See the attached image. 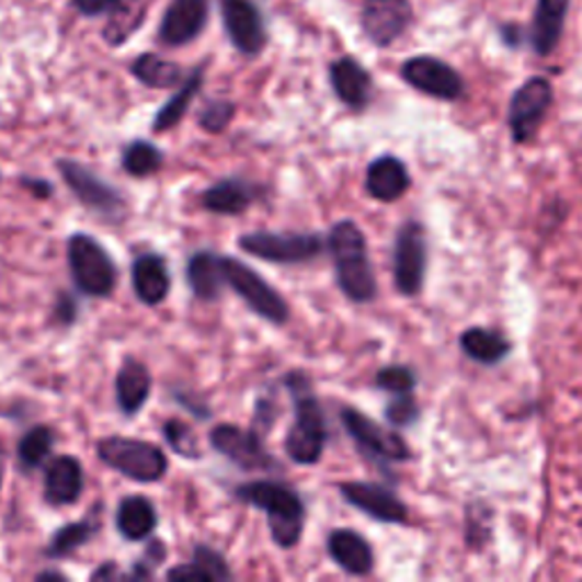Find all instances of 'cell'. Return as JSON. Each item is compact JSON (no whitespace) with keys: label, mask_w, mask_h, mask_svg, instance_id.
Returning a JSON list of instances; mask_svg holds the SVG:
<instances>
[{"label":"cell","mask_w":582,"mask_h":582,"mask_svg":"<svg viewBox=\"0 0 582 582\" xmlns=\"http://www.w3.org/2000/svg\"><path fill=\"white\" fill-rule=\"evenodd\" d=\"M328 249L334 260L336 283L353 303H369L378 294L376 273L366 253L364 232L353 221H340L328 237Z\"/></svg>","instance_id":"6da1fadb"},{"label":"cell","mask_w":582,"mask_h":582,"mask_svg":"<svg viewBox=\"0 0 582 582\" xmlns=\"http://www.w3.org/2000/svg\"><path fill=\"white\" fill-rule=\"evenodd\" d=\"M292 398H294V425L289 427L287 440H285V450L289 455L292 463L296 465H317L323 448H326V419L321 412V406L317 401V396L312 393L310 380L305 378V374L294 372L285 378Z\"/></svg>","instance_id":"7a4b0ae2"},{"label":"cell","mask_w":582,"mask_h":582,"mask_svg":"<svg viewBox=\"0 0 582 582\" xmlns=\"http://www.w3.org/2000/svg\"><path fill=\"white\" fill-rule=\"evenodd\" d=\"M237 497L266 514L273 541L281 548H294L303 535L305 507L300 497L283 482L255 480L237 489Z\"/></svg>","instance_id":"3957f363"},{"label":"cell","mask_w":582,"mask_h":582,"mask_svg":"<svg viewBox=\"0 0 582 582\" xmlns=\"http://www.w3.org/2000/svg\"><path fill=\"white\" fill-rule=\"evenodd\" d=\"M96 453L110 469L137 482H158L169 469L164 450L144 440L105 437L99 442Z\"/></svg>","instance_id":"277c9868"},{"label":"cell","mask_w":582,"mask_h":582,"mask_svg":"<svg viewBox=\"0 0 582 582\" xmlns=\"http://www.w3.org/2000/svg\"><path fill=\"white\" fill-rule=\"evenodd\" d=\"M69 266L76 287L84 296L103 298L116 287V266L101 243L89 235L69 239Z\"/></svg>","instance_id":"5b68a950"},{"label":"cell","mask_w":582,"mask_h":582,"mask_svg":"<svg viewBox=\"0 0 582 582\" xmlns=\"http://www.w3.org/2000/svg\"><path fill=\"white\" fill-rule=\"evenodd\" d=\"M226 285H230L241 300L249 303V308L266 319L273 326H283L289 319V305L287 300L275 292L264 278L235 258H221Z\"/></svg>","instance_id":"8992f818"},{"label":"cell","mask_w":582,"mask_h":582,"mask_svg":"<svg viewBox=\"0 0 582 582\" xmlns=\"http://www.w3.org/2000/svg\"><path fill=\"white\" fill-rule=\"evenodd\" d=\"M239 249L273 264L310 262L323 251L319 235L303 232H249L239 237Z\"/></svg>","instance_id":"52a82bcc"},{"label":"cell","mask_w":582,"mask_h":582,"mask_svg":"<svg viewBox=\"0 0 582 582\" xmlns=\"http://www.w3.org/2000/svg\"><path fill=\"white\" fill-rule=\"evenodd\" d=\"M425 237L416 221H408L396 237L393 247V283L396 289L406 296H416L425 278Z\"/></svg>","instance_id":"ba28073f"},{"label":"cell","mask_w":582,"mask_h":582,"mask_svg":"<svg viewBox=\"0 0 582 582\" xmlns=\"http://www.w3.org/2000/svg\"><path fill=\"white\" fill-rule=\"evenodd\" d=\"M554 101V87L546 78H530L521 84L510 101V130L516 144L528 141Z\"/></svg>","instance_id":"9c48e42d"},{"label":"cell","mask_w":582,"mask_h":582,"mask_svg":"<svg viewBox=\"0 0 582 582\" xmlns=\"http://www.w3.org/2000/svg\"><path fill=\"white\" fill-rule=\"evenodd\" d=\"M209 442L221 455H226L230 463L247 471H266L278 467L264 448L262 435L255 427L253 431H241L237 425L224 423L209 433Z\"/></svg>","instance_id":"30bf717a"},{"label":"cell","mask_w":582,"mask_h":582,"mask_svg":"<svg viewBox=\"0 0 582 582\" xmlns=\"http://www.w3.org/2000/svg\"><path fill=\"white\" fill-rule=\"evenodd\" d=\"M57 171L62 173L69 190L84 207L105 214V217H118L121 209H124V198H121V194L94 171H89L87 167L73 160H59Z\"/></svg>","instance_id":"8fae6325"},{"label":"cell","mask_w":582,"mask_h":582,"mask_svg":"<svg viewBox=\"0 0 582 582\" xmlns=\"http://www.w3.org/2000/svg\"><path fill=\"white\" fill-rule=\"evenodd\" d=\"M342 421H344L349 435L357 442V446L364 453H369L372 457L389 459V463H401V459L410 457V448L401 437H398L396 433L385 431L383 425H378L366 414L353 408H344Z\"/></svg>","instance_id":"7c38bea8"},{"label":"cell","mask_w":582,"mask_h":582,"mask_svg":"<svg viewBox=\"0 0 582 582\" xmlns=\"http://www.w3.org/2000/svg\"><path fill=\"white\" fill-rule=\"evenodd\" d=\"M403 78L414 89L442 101H455L463 96L465 82L455 69L435 57H412L403 65Z\"/></svg>","instance_id":"4fadbf2b"},{"label":"cell","mask_w":582,"mask_h":582,"mask_svg":"<svg viewBox=\"0 0 582 582\" xmlns=\"http://www.w3.org/2000/svg\"><path fill=\"white\" fill-rule=\"evenodd\" d=\"M340 492L351 505L376 521H383V524H406L408 521L406 503L383 484L344 482L340 484Z\"/></svg>","instance_id":"5bb4252c"},{"label":"cell","mask_w":582,"mask_h":582,"mask_svg":"<svg viewBox=\"0 0 582 582\" xmlns=\"http://www.w3.org/2000/svg\"><path fill=\"white\" fill-rule=\"evenodd\" d=\"M412 19L408 0H366L362 12L364 33L378 46H389L406 33Z\"/></svg>","instance_id":"9a60e30c"},{"label":"cell","mask_w":582,"mask_h":582,"mask_svg":"<svg viewBox=\"0 0 582 582\" xmlns=\"http://www.w3.org/2000/svg\"><path fill=\"white\" fill-rule=\"evenodd\" d=\"M226 30L232 44L247 55H255L264 46V25L251 0H221Z\"/></svg>","instance_id":"2e32d148"},{"label":"cell","mask_w":582,"mask_h":582,"mask_svg":"<svg viewBox=\"0 0 582 582\" xmlns=\"http://www.w3.org/2000/svg\"><path fill=\"white\" fill-rule=\"evenodd\" d=\"M207 0H173L164 14L160 37L169 46L192 42L205 25Z\"/></svg>","instance_id":"e0dca14e"},{"label":"cell","mask_w":582,"mask_h":582,"mask_svg":"<svg viewBox=\"0 0 582 582\" xmlns=\"http://www.w3.org/2000/svg\"><path fill=\"white\" fill-rule=\"evenodd\" d=\"M82 487H84V476L76 457L62 455L48 465L44 489H46V501L50 505L76 503L82 497Z\"/></svg>","instance_id":"ac0fdd59"},{"label":"cell","mask_w":582,"mask_h":582,"mask_svg":"<svg viewBox=\"0 0 582 582\" xmlns=\"http://www.w3.org/2000/svg\"><path fill=\"white\" fill-rule=\"evenodd\" d=\"M133 289L144 305H160L171 292V275L167 262L146 253L133 262Z\"/></svg>","instance_id":"d6986e66"},{"label":"cell","mask_w":582,"mask_h":582,"mask_svg":"<svg viewBox=\"0 0 582 582\" xmlns=\"http://www.w3.org/2000/svg\"><path fill=\"white\" fill-rule=\"evenodd\" d=\"M408 187L410 173L398 158H378L369 164V171H366V192L380 203L398 201L408 192Z\"/></svg>","instance_id":"ffe728a7"},{"label":"cell","mask_w":582,"mask_h":582,"mask_svg":"<svg viewBox=\"0 0 582 582\" xmlns=\"http://www.w3.org/2000/svg\"><path fill=\"white\" fill-rule=\"evenodd\" d=\"M328 554L351 575H366L374 569V550L369 541L353 530H334L328 537Z\"/></svg>","instance_id":"44dd1931"},{"label":"cell","mask_w":582,"mask_h":582,"mask_svg":"<svg viewBox=\"0 0 582 582\" xmlns=\"http://www.w3.org/2000/svg\"><path fill=\"white\" fill-rule=\"evenodd\" d=\"M150 387H152V378H150V372L146 369V364L128 357L116 374V403L121 412L128 416L137 414L148 401Z\"/></svg>","instance_id":"7402d4cb"},{"label":"cell","mask_w":582,"mask_h":582,"mask_svg":"<svg viewBox=\"0 0 582 582\" xmlns=\"http://www.w3.org/2000/svg\"><path fill=\"white\" fill-rule=\"evenodd\" d=\"M334 94L353 110H362L372 99V78L353 57H344L330 69Z\"/></svg>","instance_id":"603a6c76"},{"label":"cell","mask_w":582,"mask_h":582,"mask_svg":"<svg viewBox=\"0 0 582 582\" xmlns=\"http://www.w3.org/2000/svg\"><path fill=\"white\" fill-rule=\"evenodd\" d=\"M567 5L569 0H539L537 3L530 39L539 55L554 53V48L558 46L562 35V23L567 16Z\"/></svg>","instance_id":"cb8c5ba5"},{"label":"cell","mask_w":582,"mask_h":582,"mask_svg":"<svg viewBox=\"0 0 582 582\" xmlns=\"http://www.w3.org/2000/svg\"><path fill=\"white\" fill-rule=\"evenodd\" d=\"M187 283H190L194 296L201 300L219 298V294L226 285L221 258L214 255V253H207V251L192 255V260L187 262Z\"/></svg>","instance_id":"d4e9b609"},{"label":"cell","mask_w":582,"mask_h":582,"mask_svg":"<svg viewBox=\"0 0 582 582\" xmlns=\"http://www.w3.org/2000/svg\"><path fill=\"white\" fill-rule=\"evenodd\" d=\"M158 526V512L144 497H128L121 501L116 512V528L130 541L146 539Z\"/></svg>","instance_id":"484cf974"},{"label":"cell","mask_w":582,"mask_h":582,"mask_svg":"<svg viewBox=\"0 0 582 582\" xmlns=\"http://www.w3.org/2000/svg\"><path fill=\"white\" fill-rule=\"evenodd\" d=\"M253 201V194L249 185H243L239 180H224L219 185L209 187L203 194V207L214 214H228V217H237V214L247 212Z\"/></svg>","instance_id":"4316f807"},{"label":"cell","mask_w":582,"mask_h":582,"mask_svg":"<svg viewBox=\"0 0 582 582\" xmlns=\"http://www.w3.org/2000/svg\"><path fill=\"white\" fill-rule=\"evenodd\" d=\"M463 351L482 364H497L510 353V342L497 330H487V328H469L463 340Z\"/></svg>","instance_id":"83f0119b"},{"label":"cell","mask_w":582,"mask_h":582,"mask_svg":"<svg viewBox=\"0 0 582 582\" xmlns=\"http://www.w3.org/2000/svg\"><path fill=\"white\" fill-rule=\"evenodd\" d=\"M96 530H99V521L96 518L73 521V524L62 526L50 537L48 548H46V556L53 558V560L67 558V556L76 554L80 546H84L87 541L94 539Z\"/></svg>","instance_id":"f1b7e54d"},{"label":"cell","mask_w":582,"mask_h":582,"mask_svg":"<svg viewBox=\"0 0 582 582\" xmlns=\"http://www.w3.org/2000/svg\"><path fill=\"white\" fill-rule=\"evenodd\" d=\"M201 80H203V73L196 71L187 80V84L182 87L178 91V94L160 110V114L156 116V121H152V130H156V133H167V130H171V128H175L180 124V118L185 116V112L190 110L192 99L196 96V91L201 89Z\"/></svg>","instance_id":"f546056e"},{"label":"cell","mask_w":582,"mask_h":582,"mask_svg":"<svg viewBox=\"0 0 582 582\" xmlns=\"http://www.w3.org/2000/svg\"><path fill=\"white\" fill-rule=\"evenodd\" d=\"M133 73L146 84V87H158V89H169L173 84H178L180 80V67L173 62H167V59L158 57V55H141L135 67Z\"/></svg>","instance_id":"4dcf8cb0"},{"label":"cell","mask_w":582,"mask_h":582,"mask_svg":"<svg viewBox=\"0 0 582 582\" xmlns=\"http://www.w3.org/2000/svg\"><path fill=\"white\" fill-rule=\"evenodd\" d=\"M53 431L48 425H35L19 442V459L25 469L42 467L53 450Z\"/></svg>","instance_id":"1f68e13d"},{"label":"cell","mask_w":582,"mask_h":582,"mask_svg":"<svg viewBox=\"0 0 582 582\" xmlns=\"http://www.w3.org/2000/svg\"><path fill=\"white\" fill-rule=\"evenodd\" d=\"M162 167V152L148 141H133L124 150V169L135 178H148Z\"/></svg>","instance_id":"d6a6232c"},{"label":"cell","mask_w":582,"mask_h":582,"mask_svg":"<svg viewBox=\"0 0 582 582\" xmlns=\"http://www.w3.org/2000/svg\"><path fill=\"white\" fill-rule=\"evenodd\" d=\"M164 437L169 442V446L180 455V457H187V459H198L201 457V446L198 440L194 435L192 427L187 423H182L178 419H171L164 423Z\"/></svg>","instance_id":"836d02e7"},{"label":"cell","mask_w":582,"mask_h":582,"mask_svg":"<svg viewBox=\"0 0 582 582\" xmlns=\"http://www.w3.org/2000/svg\"><path fill=\"white\" fill-rule=\"evenodd\" d=\"M376 385L393 396L412 393L416 385V376L412 369H408V366H387V369L378 372Z\"/></svg>","instance_id":"e575fe53"},{"label":"cell","mask_w":582,"mask_h":582,"mask_svg":"<svg viewBox=\"0 0 582 582\" xmlns=\"http://www.w3.org/2000/svg\"><path fill=\"white\" fill-rule=\"evenodd\" d=\"M232 114H235V105L232 103L214 101L201 112L198 124L207 133H224L226 126L232 121Z\"/></svg>","instance_id":"d590c367"},{"label":"cell","mask_w":582,"mask_h":582,"mask_svg":"<svg viewBox=\"0 0 582 582\" xmlns=\"http://www.w3.org/2000/svg\"><path fill=\"white\" fill-rule=\"evenodd\" d=\"M194 564H198L207 573L209 580H228V578H232L226 560L217 554V550H212L207 546H196Z\"/></svg>","instance_id":"8d00e7d4"},{"label":"cell","mask_w":582,"mask_h":582,"mask_svg":"<svg viewBox=\"0 0 582 582\" xmlns=\"http://www.w3.org/2000/svg\"><path fill=\"white\" fill-rule=\"evenodd\" d=\"M385 414H387V421L393 425H410L419 416V408L414 403L412 393H401L387 406Z\"/></svg>","instance_id":"74e56055"},{"label":"cell","mask_w":582,"mask_h":582,"mask_svg":"<svg viewBox=\"0 0 582 582\" xmlns=\"http://www.w3.org/2000/svg\"><path fill=\"white\" fill-rule=\"evenodd\" d=\"M121 0H73V5L87 14V16H96L101 12H107L112 8H116Z\"/></svg>","instance_id":"f35d334b"},{"label":"cell","mask_w":582,"mask_h":582,"mask_svg":"<svg viewBox=\"0 0 582 582\" xmlns=\"http://www.w3.org/2000/svg\"><path fill=\"white\" fill-rule=\"evenodd\" d=\"M76 315H78V305H76V300L71 298V296H59V300H57V308H55V317H57V321L59 323H65V326H69L73 319H76Z\"/></svg>","instance_id":"ab89813d"},{"label":"cell","mask_w":582,"mask_h":582,"mask_svg":"<svg viewBox=\"0 0 582 582\" xmlns=\"http://www.w3.org/2000/svg\"><path fill=\"white\" fill-rule=\"evenodd\" d=\"M169 580H209L207 573L198 564H180L167 573Z\"/></svg>","instance_id":"60d3db41"},{"label":"cell","mask_w":582,"mask_h":582,"mask_svg":"<svg viewBox=\"0 0 582 582\" xmlns=\"http://www.w3.org/2000/svg\"><path fill=\"white\" fill-rule=\"evenodd\" d=\"M116 578H121V573H118V569L112 562L103 564L101 569H96L94 573H91V580H116Z\"/></svg>","instance_id":"b9f144b4"},{"label":"cell","mask_w":582,"mask_h":582,"mask_svg":"<svg viewBox=\"0 0 582 582\" xmlns=\"http://www.w3.org/2000/svg\"><path fill=\"white\" fill-rule=\"evenodd\" d=\"M23 185L25 187H30V190H33L39 198H46V196H50V187L46 185V182L44 180H23Z\"/></svg>","instance_id":"7bdbcfd3"},{"label":"cell","mask_w":582,"mask_h":582,"mask_svg":"<svg viewBox=\"0 0 582 582\" xmlns=\"http://www.w3.org/2000/svg\"><path fill=\"white\" fill-rule=\"evenodd\" d=\"M37 580H59V582H65L67 575L65 573H57V571H44L37 575Z\"/></svg>","instance_id":"ee69618b"},{"label":"cell","mask_w":582,"mask_h":582,"mask_svg":"<svg viewBox=\"0 0 582 582\" xmlns=\"http://www.w3.org/2000/svg\"><path fill=\"white\" fill-rule=\"evenodd\" d=\"M5 463H8V455L3 444H0V487H3V476H5Z\"/></svg>","instance_id":"f6af8a7d"}]
</instances>
